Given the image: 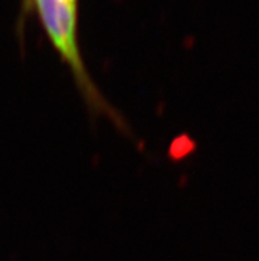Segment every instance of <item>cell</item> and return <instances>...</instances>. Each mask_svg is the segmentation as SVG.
I'll return each instance as SVG.
<instances>
[{
	"instance_id": "cell-1",
	"label": "cell",
	"mask_w": 259,
	"mask_h": 261,
	"mask_svg": "<svg viewBox=\"0 0 259 261\" xmlns=\"http://www.w3.org/2000/svg\"><path fill=\"white\" fill-rule=\"evenodd\" d=\"M46 36L63 63L72 73L89 112L108 118L119 130L127 132V123L102 96L95 85L79 50L77 33V0H33Z\"/></svg>"
}]
</instances>
